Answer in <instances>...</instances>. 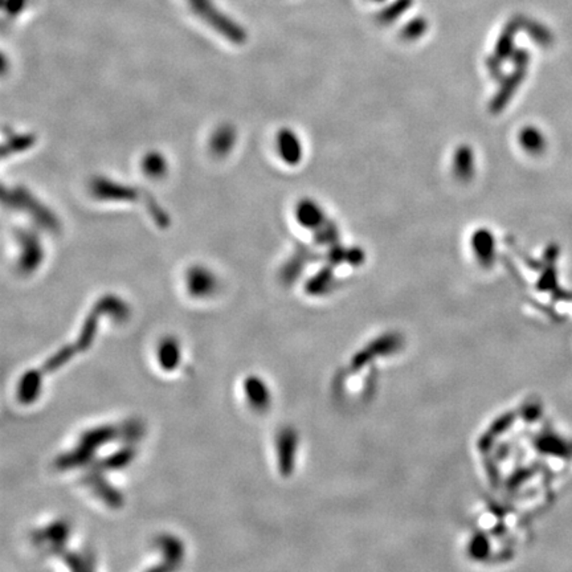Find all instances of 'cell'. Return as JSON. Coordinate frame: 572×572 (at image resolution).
Here are the masks:
<instances>
[{
  "mask_svg": "<svg viewBox=\"0 0 572 572\" xmlns=\"http://www.w3.org/2000/svg\"><path fill=\"white\" fill-rule=\"evenodd\" d=\"M245 395L249 404L255 410H265L269 405V391L266 388V384L261 381L257 377H249L245 379L244 383Z\"/></svg>",
  "mask_w": 572,
  "mask_h": 572,
  "instance_id": "obj_12",
  "label": "cell"
},
{
  "mask_svg": "<svg viewBox=\"0 0 572 572\" xmlns=\"http://www.w3.org/2000/svg\"><path fill=\"white\" fill-rule=\"evenodd\" d=\"M166 169H167L166 160H165V158L160 156V154L151 153V154L146 156L145 160H143V170H145V173L150 175V176H153V178L162 176L163 173H166Z\"/></svg>",
  "mask_w": 572,
  "mask_h": 572,
  "instance_id": "obj_18",
  "label": "cell"
},
{
  "mask_svg": "<svg viewBox=\"0 0 572 572\" xmlns=\"http://www.w3.org/2000/svg\"><path fill=\"white\" fill-rule=\"evenodd\" d=\"M139 428L140 425L137 423L129 424L121 430L113 425L92 428L81 434L78 447L76 449H73L67 454H63L61 457L57 458L56 465L57 468L67 470V469L77 468L81 464H87L92 460L93 453L103 448L105 443H110L118 437H126L127 440L130 437L137 438L138 434H140Z\"/></svg>",
  "mask_w": 572,
  "mask_h": 572,
  "instance_id": "obj_2",
  "label": "cell"
},
{
  "mask_svg": "<svg viewBox=\"0 0 572 572\" xmlns=\"http://www.w3.org/2000/svg\"><path fill=\"white\" fill-rule=\"evenodd\" d=\"M295 215L299 224L309 228L319 226L324 220V211L313 200H304L302 203H299Z\"/></svg>",
  "mask_w": 572,
  "mask_h": 572,
  "instance_id": "obj_14",
  "label": "cell"
},
{
  "mask_svg": "<svg viewBox=\"0 0 572 572\" xmlns=\"http://www.w3.org/2000/svg\"><path fill=\"white\" fill-rule=\"evenodd\" d=\"M3 199L10 206L30 213L35 219L37 224L50 231L57 229L59 222L54 218V215L44 204H41L37 199H35V196L31 195L28 191L24 189L4 191Z\"/></svg>",
  "mask_w": 572,
  "mask_h": 572,
  "instance_id": "obj_3",
  "label": "cell"
},
{
  "mask_svg": "<svg viewBox=\"0 0 572 572\" xmlns=\"http://www.w3.org/2000/svg\"><path fill=\"white\" fill-rule=\"evenodd\" d=\"M134 454H136V449L133 447L127 445L120 451L113 453L112 456L101 460L98 463V468L103 469V470H117V469L123 468L125 465H127L134 458Z\"/></svg>",
  "mask_w": 572,
  "mask_h": 572,
  "instance_id": "obj_15",
  "label": "cell"
},
{
  "mask_svg": "<svg viewBox=\"0 0 572 572\" xmlns=\"http://www.w3.org/2000/svg\"><path fill=\"white\" fill-rule=\"evenodd\" d=\"M187 289L193 297H209L216 289V278L206 268H192L187 273Z\"/></svg>",
  "mask_w": 572,
  "mask_h": 572,
  "instance_id": "obj_6",
  "label": "cell"
},
{
  "mask_svg": "<svg viewBox=\"0 0 572 572\" xmlns=\"http://www.w3.org/2000/svg\"><path fill=\"white\" fill-rule=\"evenodd\" d=\"M103 314H110L113 318L120 321L126 319V317L129 315V309L126 308L125 302L116 295H105L104 298H101L97 302V305L92 309V312L89 313L87 321L84 322V326L80 332V337L73 345L63 347L60 351H57L40 370L30 371L21 377L18 387L19 400L21 403L30 404L35 401L40 394L41 379L44 378V375L53 372L63 364L67 363L72 357L77 355L81 351H85L87 347L92 345L93 338L97 334L100 317Z\"/></svg>",
  "mask_w": 572,
  "mask_h": 572,
  "instance_id": "obj_1",
  "label": "cell"
},
{
  "mask_svg": "<svg viewBox=\"0 0 572 572\" xmlns=\"http://www.w3.org/2000/svg\"><path fill=\"white\" fill-rule=\"evenodd\" d=\"M85 484L93 490L94 494H97L105 503L112 507H120L123 502L120 491L116 490L107 481H105L100 474H89L85 478Z\"/></svg>",
  "mask_w": 572,
  "mask_h": 572,
  "instance_id": "obj_9",
  "label": "cell"
},
{
  "mask_svg": "<svg viewBox=\"0 0 572 572\" xmlns=\"http://www.w3.org/2000/svg\"><path fill=\"white\" fill-rule=\"evenodd\" d=\"M472 245L474 249V253L478 255L481 259H490L493 257L494 251V239L493 235L489 231H478L474 233Z\"/></svg>",
  "mask_w": 572,
  "mask_h": 572,
  "instance_id": "obj_16",
  "label": "cell"
},
{
  "mask_svg": "<svg viewBox=\"0 0 572 572\" xmlns=\"http://www.w3.org/2000/svg\"><path fill=\"white\" fill-rule=\"evenodd\" d=\"M158 549L162 550L165 556V566L162 570H173L176 569L184 555L183 543L173 536H162L156 539Z\"/></svg>",
  "mask_w": 572,
  "mask_h": 572,
  "instance_id": "obj_8",
  "label": "cell"
},
{
  "mask_svg": "<svg viewBox=\"0 0 572 572\" xmlns=\"http://www.w3.org/2000/svg\"><path fill=\"white\" fill-rule=\"evenodd\" d=\"M70 531V525L65 520H59L45 527L43 531L36 533L35 538L40 543H48L54 551H60V547L68 539Z\"/></svg>",
  "mask_w": 572,
  "mask_h": 572,
  "instance_id": "obj_11",
  "label": "cell"
},
{
  "mask_svg": "<svg viewBox=\"0 0 572 572\" xmlns=\"http://www.w3.org/2000/svg\"><path fill=\"white\" fill-rule=\"evenodd\" d=\"M189 1H190L192 10L200 18L204 19L216 31H219V34L226 36V39L235 43H242L243 40H245L243 30L235 23H232L224 15H222L219 10L215 8L209 0H189Z\"/></svg>",
  "mask_w": 572,
  "mask_h": 572,
  "instance_id": "obj_4",
  "label": "cell"
},
{
  "mask_svg": "<svg viewBox=\"0 0 572 572\" xmlns=\"http://www.w3.org/2000/svg\"><path fill=\"white\" fill-rule=\"evenodd\" d=\"M93 193L100 199L113 200H133L137 198V192L120 183L110 182L109 179H97L92 183Z\"/></svg>",
  "mask_w": 572,
  "mask_h": 572,
  "instance_id": "obj_7",
  "label": "cell"
},
{
  "mask_svg": "<svg viewBox=\"0 0 572 572\" xmlns=\"http://www.w3.org/2000/svg\"><path fill=\"white\" fill-rule=\"evenodd\" d=\"M19 243L21 245V257L19 261V266L23 272L30 273L34 272L40 262L43 260V248L39 239L36 237L32 232L21 231L18 233Z\"/></svg>",
  "mask_w": 572,
  "mask_h": 572,
  "instance_id": "obj_5",
  "label": "cell"
},
{
  "mask_svg": "<svg viewBox=\"0 0 572 572\" xmlns=\"http://www.w3.org/2000/svg\"><path fill=\"white\" fill-rule=\"evenodd\" d=\"M158 363L165 371H173L180 362V347L175 338H163L158 346Z\"/></svg>",
  "mask_w": 572,
  "mask_h": 572,
  "instance_id": "obj_13",
  "label": "cell"
},
{
  "mask_svg": "<svg viewBox=\"0 0 572 572\" xmlns=\"http://www.w3.org/2000/svg\"><path fill=\"white\" fill-rule=\"evenodd\" d=\"M34 142H35V139H34V137H31V136H18V137H14V138L8 140L7 145H4L3 156H6L7 153L14 154L17 151H21V150L30 147L31 145H34Z\"/></svg>",
  "mask_w": 572,
  "mask_h": 572,
  "instance_id": "obj_19",
  "label": "cell"
},
{
  "mask_svg": "<svg viewBox=\"0 0 572 572\" xmlns=\"http://www.w3.org/2000/svg\"><path fill=\"white\" fill-rule=\"evenodd\" d=\"M278 151L282 159L289 165H297L302 156V146L292 130H282L278 134Z\"/></svg>",
  "mask_w": 572,
  "mask_h": 572,
  "instance_id": "obj_10",
  "label": "cell"
},
{
  "mask_svg": "<svg viewBox=\"0 0 572 572\" xmlns=\"http://www.w3.org/2000/svg\"><path fill=\"white\" fill-rule=\"evenodd\" d=\"M233 142H235V133L232 127L224 126L215 133L212 138V150L218 156H226V153L231 150Z\"/></svg>",
  "mask_w": 572,
  "mask_h": 572,
  "instance_id": "obj_17",
  "label": "cell"
}]
</instances>
